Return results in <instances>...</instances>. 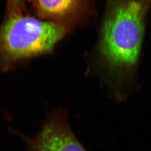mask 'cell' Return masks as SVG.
<instances>
[{
    "instance_id": "obj_1",
    "label": "cell",
    "mask_w": 151,
    "mask_h": 151,
    "mask_svg": "<svg viewBox=\"0 0 151 151\" xmlns=\"http://www.w3.org/2000/svg\"><path fill=\"white\" fill-rule=\"evenodd\" d=\"M150 5L146 0H106L97 53L103 84L119 101L134 85Z\"/></svg>"
},
{
    "instance_id": "obj_2",
    "label": "cell",
    "mask_w": 151,
    "mask_h": 151,
    "mask_svg": "<svg viewBox=\"0 0 151 151\" xmlns=\"http://www.w3.org/2000/svg\"><path fill=\"white\" fill-rule=\"evenodd\" d=\"M70 32L54 22L32 16L27 11L6 15L0 25V70L51 54Z\"/></svg>"
},
{
    "instance_id": "obj_3",
    "label": "cell",
    "mask_w": 151,
    "mask_h": 151,
    "mask_svg": "<svg viewBox=\"0 0 151 151\" xmlns=\"http://www.w3.org/2000/svg\"><path fill=\"white\" fill-rule=\"evenodd\" d=\"M25 151H87L70 127L67 109L60 108L49 114L39 132L29 137L18 132Z\"/></svg>"
},
{
    "instance_id": "obj_4",
    "label": "cell",
    "mask_w": 151,
    "mask_h": 151,
    "mask_svg": "<svg viewBox=\"0 0 151 151\" xmlns=\"http://www.w3.org/2000/svg\"><path fill=\"white\" fill-rule=\"evenodd\" d=\"M39 18L54 22L69 32L93 15V0H30Z\"/></svg>"
},
{
    "instance_id": "obj_5",
    "label": "cell",
    "mask_w": 151,
    "mask_h": 151,
    "mask_svg": "<svg viewBox=\"0 0 151 151\" xmlns=\"http://www.w3.org/2000/svg\"><path fill=\"white\" fill-rule=\"evenodd\" d=\"M30 0H7L6 14L12 15L26 11V1Z\"/></svg>"
},
{
    "instance_id": "obj_6",
    "label": "cell",
    "mask_w": 151,
    "mask_h": 151,
    "mask_svg": "<svg viewBox=\"0 0 151 151\" xmlns=\"http://www.w3.org/2000/svg\"><path fill=\"white\" fill-rule=\"evenodd\" d=\"M146 1L148 3V4H150V5H151V0H146Z\"/></svg>"
}]
</instances>
